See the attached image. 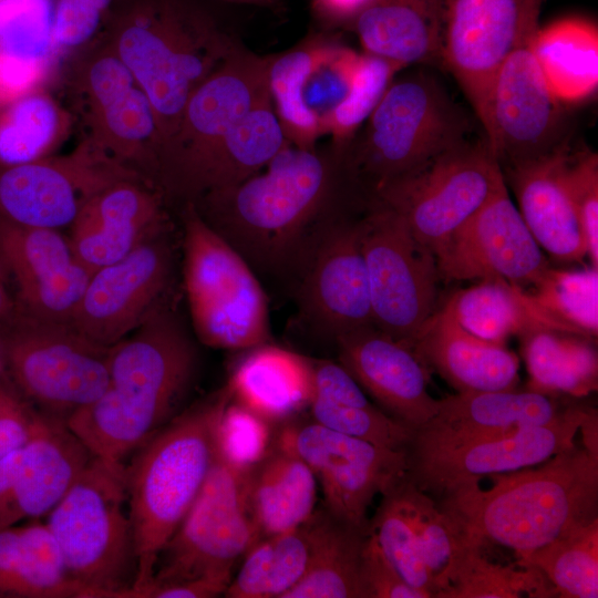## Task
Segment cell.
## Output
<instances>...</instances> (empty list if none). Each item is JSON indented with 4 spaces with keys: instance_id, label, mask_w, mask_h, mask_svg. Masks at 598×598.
Here are the masks:
<instances>
[{
    "instance_id": "1",
    "label": "cell",
    "mask_w": 598,
    "mask_h": 598,
    "mask_svg": "<svg viewBox=\"0 0 598 598\" xmlns=\"http://www.w3.org/2000/svg\"><path fill=\"white\" fill-rule=\"evenodd\" d=\"M197 365L190 337L161 306L111 347L104 392L66 424L92 455L124 463L183 411Z\"/></svg>"
},
{
    "instance_id": "2",
    "label": "cell",
    "mask_w": 598,
    "mask_h": 598,
    "mask_svg": "<svg viewBox=\"0 0 598 598\" xmlns=\"http://www.w3.org/2000/svg\"><path fill=\"white\" fill-rule=\"evenodd\" d=\"M340 181L331 144L326 151L290 144L257 174L192 204L252 269L275 271L290 264L332 207Z\"/></svg>"
},
{
    "instance_id": "3",
    "label": "cell",
    "mask_w": 598,
    "mask_h": 598,
    "mask_svg": "<svg viewBox=\"0 0 598 598\" xmlns=\"http://www.w3.org/2000/svg\"><path fill=\"white\" fill-rule=\"evenodd\" d=\"M542 464L487 475L488 488L468 482L443 495L440 506L470 545L535 550L597 517V456L575 444Z\"/></svg>"
},
{
    "instance_id": "4",
    "label": "cell",
    "mask_w": 598,
    "mask_h": 598,
    "mask_svg": "<svg viewBox=\"0 0 598 598\" xmlns=\"http://www.w3.org/2000/svg\"><path fill=\"white\" fill-rule=\"evenodd\" d=\"M103 31L151 101L161 148L192 93L240 45L192 0H117Z\"/></svg>"
},
{
    "instance_id": "5",
    "label": "cell",
    "mask_w": 598,
    "mask_h": 598,
    "mask_svg": "<svg viewBox=\"0 0 598 598\" xmlns=\"http://www.w3.org/2000/svg\"><path fill=\"white\" fill-rule=\"evenodd\" d=\"M230 400L225 384L184 409L125 464L136 557L131 588L152 581L163 547L197 497L215 461L218 426Z\"/></svg>"
},
{
    "instance_id": "6",
    "label": "cell",
    "mask_w": 598,
    "mask_h": 598,
    "mask_svg": "<svg viewBox=\"0 0 598 598\" xmlns=\"http://www.w3.org/2000/svg\"><path fill=\"white\" fill-rule=\"evenodd\" d=\"M466 114L433 75L394 79L354 134L337 148L347 183L363 196L419 168L470 137Z\"/></svg>"
},
{
    "instance_id": "7",
    "label": "cell",
    "mask_w": 598,
    "mask_h": 598,
    "mask_svg": "<svg viewBox=\"0 0 598 598\" xmlns=\"http://www.w3.org/2000/svg\"><path fill=\"white\" fill-rule=\"evenodd\" d=\"M125 463L92 456L47 515L64 566L82 598H116L132 587L136 557Z\"/></svg>"
},
{
    "instance_id": "8",
    "label": "cell",
    "mask_w": 598,
    "mask_h": 598,
    "mask_svg": "<svg viewBox=\"0 0 598 598\" xmlns=\"http://www.w3.org/2000/svg\"><path fill=\"white\" fill-rule=\"evenodd\" d=\"M182 219L184 286L198 340L225 350L267 343L268 299L254 269L192 203H184Z\"/></svg>"
},
{
    "instance_id": "9",
    "label": "cell",
    "mask_w": 598,
    "mask_h": 598,
    "mask_svg": "<svg viewBox=\"0 0 598 598\" xmlns=\"http://www.w3.org/2000/svg\"><path fill=\"white\" fill-rule=\"evenodd\" d=\"M1 327L0 361L16 390L39 412L66 422L104 392L111 347L87 339L68 322L39 319L18 308Z\"/></svg>"
},
{
    "instance_id": "10",
    "label": "cell",
    "mask_w": 598,
    "mask_h": 598,
    "mask_svg": "<svg viewBox=\"0 0 598 598\" xmlns=\"http://www.w3.org/2000/svg\"><path fill=\"white\" fill-rule=\"evenodd\" d=\"M91 47L68 83L84 138L155 185L162 143L151 101L103 40Z\"/></svg>"
},
{
    "instance_id": "11",
    "label": "cell",
    "mask_w": 598,
    "mask_h": 598,
    "mask_svg": "<svg viewBox=\"0 0 598 598\" xmlns=\"http://www.w3.org/2000/svg\"><path fill=\"white\" fill-rule=\"evenodd\" d=\"M505 183L484 138L467 137L372 197L398 214L433 254Z\"/></svg>"
},
{
    "instance_id": "12",
    "label": "cell",
    "mask_w": 598,
    "mask_h": 598,
    "mask_svg": "<svg viewBox=\"0 0 598 598\" xmlns=\"http://www.w3.org/2000/svg\"><path fill=\"white\" fill-rule=\"evenodd\" d=\"M246 478L247 471L234 467L216 451L197 497L163 547L147 585L231 580L237 560L260 540L247 506Z\"/></svg>"
},
{
    "instance_id": "13",
    "label": "cell",
    "mask_w": 598,
    "mask_h": 598,
    "mask_svg": "<svg viewBox=\"0 0 598 598\" xmlns=\"http://www.w3.org/2000/svg\"><path fill=\"white\" fill-rule=\"evenodd\" d=\"M359 219L374 327L410 347L434 313L440 274L434 254L374 197Z\"/></svg>"
},
{
    "instance_id": "14",
    "label": "cell",
    "mask_w": 598,
    "mask_h": 598,
    "mask_svg": "<svg viewBox=\"0 0 598 598\" xmlns=\"http://www.w3.org/2000/svg\"><path fill=\"white\" fill-rule=\"evenodd\" d=\"M271 55L241 44L192 93L173 135L161 148L155 184L182 196L185 187L218 142L252 109L270 100Z\"/></svg>"
},
{
    "instance_id": "15",
    "label": "cell",
    "mask_w": 598,
    "mask_h": 598,
    "mask_svg": "<svg viewBox=\"0 0 598 598\" xmlns=\"http://www.w3.org/2000/svg\"><path fill=\"white\" fill-rule=\"evenodd\" d=\"M539 14L536 10L525 19L495 75L480 122L501 169L545 156L569 142L563 103L550 91L535 54Z\"/></svg>"
},
{
    "instance_id": "16",
    "label": "cell",
    "mask_w": 598,
    "mask_h": 598,
    "mask_svg": "<svg viewBox=\"0 0 598 598\" xmlns=\"http://www.w3.org/2000/svg\"><path fill=\"white\" fill-rule=\"evenodd\" d=\"M272 444L299 456L320 482L324 508L337 519L369 530L368 509L408 474V450H392L317 422L287 421Z\"/></svg>"
},
{
    "instance_id": "17",
    "label": "cell",
    "mask_w": 598,
    "mask_h": 598,
    "mask_svg": "<svg viewBox=\"0 0 598 598\" xmlns=\"http://www.w3.org/2000/svg\"><path fill=\"white\" fill-rule=\"evenodd\" d=\"M133 176L142 175L83 137L66 155L0 167V219L60 230L70 227L97 193Z\"/></svg>"
},
{
    "instance_id": "18",
    "label": "cell",
    "mask_w": 598,
    "mask_h": 598,
    "mask_svg": "<svg viewBox=\"0 0 598 598\" xmlns=\"http://www.w3.org/2000/svg\"><path fill=\"white\" fill-rule=\"evenodd\" d=\"M172 274L164 229L122 259L92 272L69 324L87 339L112 347L157 308Z\"/></svg>"
},
{
    "instance_id": "19",
    "label": "cell",
    "mask_w": 598,
    "mask_h": 598,
    "mask_svg": "<svg viewBox=\"0 0 598 598\" xmlns=\"http://www.w3.org/2000/svg\"><path fill=\"white\" fill-rule=\"evenodd\" d=\"M441 279L503 278L522 288L549 267L503 183L434 251Z\"/></svg>"
},
{
    "instance_id": "20",
    "label": "cell",
    "mask_w": 598,
    "mask_h": 598,
    "mask_svg": "<svg viewBox=\"0 0 598 598\" xmlns=\"http://www.w3.org/2000/svg\"><path fill=\"white\" fill-rule=\"evenodd\" d=\"M588 411L571 405L549 423L517 427L443 452L408 455V477L422 491L443 496L491 474L533 467L575 445Z\"/></svg>"
},
{
    "instance_id": "21",
    "label": "cell",
    "mask_w": 598,
    "mask_h": 598,
    "mask_svg": "<svg viewBox=\"0 0 598 598\" xmlns=\"http://www.w3.org/2000/svg\"><path fill=\"white\" fill-rule=\"evenodd\" d=\"M543 0H446L442 68L457 81L478 121L495 75L528 14Z\"/></svg>"
},
{
    "instance_id": "22",
    "label": "cell",
    "mask_w": 598,
    "mask_h": 598,
    "mask_svg": "<svg viewBox=\"0 0 598 598\" xmlns=\"http://www.w3.org/2000/svg\"><path fill=\"white\" fill-rule=\"evenodd\" d=\"M0 262L12 276L17 308L35 318L69 322L92 275L56 229L0 219Z\"/></svg>"
},
{
    "instance_id": "23",
    "label": "cell",
    "mask_w": 598,
    "mask_h": 598,
    "mask_svg": "<svg viewBox=\"0 0 598 598\" xmlns=\"http://www.w3.org/2000/svg\"><path fill=\"white\" fill-rule=\"evenodd\" d=\"M323 235L302 278L299 298L305 315L336 340L373 324L370 290L359 219L333 223Z\"/></svg>"
},
{
    "instance_id": "24",
    "label": "cell",
    "mask_w": 598,
    "mask_h": 598,
    "mask_svg": "<svg viewBox=\"0 0 598 598\" xmlns=\"http://www.w3.org/2000/svg\"><path fill=\"white\" fill-rule=\"evenodd\" d=\"M339 361L386 414L416 431L436 413L425 364L406 344L368 326L336 339Z\"/></svg>"
},
{
    "instance_id": "25",
    "label": "cell",
    "mask_w": 598,
    "mask_h": 598,
    "mask_svg": "<svg viewBox=\"0 0 598 598\" xmlns=\"http://www.w3.org/2000/svg\"><path fill=\"white\" fill-rule=\"evenodd\" d=\"M159 189L143 176L121 179L92 197L70 226L69 241L90 270L111 265L164 229Z\"/></svg>"
},
{
    "instance_id": "26",
    "label": "cell",
    "mask_w": 598,
    "mask_h": 598,
    "mask_svg": "<svg viewBox=\"0 0 598 598\" xmlns=\"http://www.w3.org/2000/svg\"><path fill=\"white\" fill-rule=\"evenodd\" d=\"M564 410L551 394L533 390L456 393L439 400L435 415L414 431L408 455L443 452L517 427L549 423Z\"/></svg>"
},
{
    "instance_id": "27",
    "label": "cell",
    "mask_w": 598,
    "mask_h": 598,
    "mask_svg": "<svg viewBox=\"0 0 598 598\" xmlns=\"http://www.w3.org/2000/svg\"><path fill=\"white\" fill-rule=\"evenodd\" d=\"M410 348L457 393L508 391L518 383V357L505 344L465 330L447 302L426 320Z\"/></svg>"
},
{
    "instance_id": "28",
    "label": "cell",
    "mask_w": 598,
    "mask_h": 598,
    "mask_svg": "<svg viewBox=\"0 0 598 598\" xmlns=\"http://www.w3.org/2000/svg\"><path fill=\"white\" fill-rule=\"evenodd\" d=\"M92 456L65 421L41 413L35 431L22 445L12 497L0 528L47 516Z\"/></svg>"
},
{
    "instance_id": "29",
    "label": "cell",
    "mask_w": 598,
    "mask_h": 598,
    "mask_svg": "<svg viewBox=\"0 0 598 598\" xmlns=\"http://www.w3.org/2000/svg\"><path fill=\"white\" fill-rule=\"evenodd\" d=\"M569 147L567 143L545 156L504 167L502 173L538 246L556 260L581 262L586 246L563 181Z\"/></svg>"
},
{
    "instance_id": "30",
    "label": "cell",
    "mask_w": 598,
    "mask_h": 598,
    "mask_svg": "<svg viewBox=\"0 0 598 598\" xmlns=\"http://www.w3.org/2000/svg\"><path fill=\"white\" fill-rule=\"evenodd\" d=\"M446 0H375L346 29L352 31L363 53L406 68H442Z\"/></svg>"
},
{
    "instance_id": "31",
    "label": "cell",
    "mask_w": 598,
    "mask_h": 598,
    "mask_svg": "<svg viewBox=\"0 0 598 598\" xmlns=\"http://www.w3.org/2000/svg\"><path fill=\"white\" fill-rule=\"evenodd\" d=\"M226 383L231 400L269 423H285L309 408L312 360L264 343L246 350Z\"/></svg>"
},
{
    "instance_id": "32",
    "label": "cell",
    "mask_w": 598,
    "mask_h": 598,
    "mask_svg": "<svg viewBox=\"0 0 598 598\" xmlns=\"http://www.w3.org/2000/svg\"><path fill=\"white\" fill-rule=\"evenodd\" d=\"M246 501L260 539L285 533L316 511L317 478L299 456L272 444L247 471Z\"/></svg>"
},
{
    "instance_id": "33",
    "label": "cell",
    "mask_w": 598,
    "mask_h": 598,
    "mask_svg": "<svg viewBox=\"0 0 598 598\" xmlns=\"http://www.w3.org/2000/svg\"><path fill=\"white\" fill-rule=\"evenodd\" d=\"M288 145L268 100L246 114L218 142L181 198L193 203L207 193L231 187L264 169Z\"/></svg>"
},
{
    "instance_id": "34",
    "label": "cell",
    "mask_w": 598,
    "mask_h": 598,
    "mask_svg": "<svg viewBox=\"0 0 598 598\" xmlns=\"http://www.w3.org/2000/svg\"><path fill=\"white\" fill-rule=\"evenodd\" d=\"M1 598H82L45 523L0 528Z\"/></svg>"
},
{
    "instance_id": "35",
    "label": "cell",
    "mask_w": 598,
    "mask_h": 598,
    "mask_svg": "<svg viewBox=\"0 0 598 598\" xmlns=\"http://www.w3.org/2000/svg\"><path fill=\"white\" fill-rule=\"evenodd\" d=\"M324 507L300 526L258 540L243 557L224 596L283 598L306 575L319 539Z\"/></svg>"
},
{
    "instance_id": "36",
    "label": "cell",
    "mask_w": 598,
    "mask_h": 598,
    "mask_svg": "<svg viewBox=\"0 0 598 598\" xmlns=\"http://www.w3.org/2000/svg\"><path fill=\"white\" fill-rule=\"evenodd\" d=\"M446 302L465 330L492 342L505 344L511 337L543 328L560 330L524 288L503 278L481 279Z\"/></svg>"
},
{
    "instance_id": "37",
    "label": "cell",
    "mask_w": 598,
    "mask_h": 598,
    "mask_svg": "<svg viewBox=\"0 0 598 598\" xmlns=\"http://www.w3.org/2000/svg\"><path fill=\"white\" fill-rule=\"evenodd\" d=\"M535 54L553 94L561 103L591 96L598 85V30L592 22L568 18L539 28Z\"/></svg>"
},
{
    "instance_id": "38",
    "label": "cell",
    "mask_w": 598,
    "mask_h": 598,
    "mask_svg": "<svg viewBox=\"0 0 598 598\" xmlns=\"http://www.w3.org/2000/svg\"><path fill=\"white\" fill-rule=\"evenodd\" d=\"M528 390L581 398L597 390L598 355L594 339L543 328L523 334Z\"/></svg>"
},
{
    "instance_id": "39",
    "label": "cell",
    "mask_w": 598,
    "mask_h": 598,
    "mask_svg": "<svg viewBox=\"0 0 598 598\" xmlns=\"http://www.w3.org/2000/svg\"><path fill=\"white\" fill-rule=\"evenodd\" d=\"M368 534L326 509L310 566L283 598H368L362 577Z\"/></svg>"
},
{
    "instance_id": "40",
    "label": "cell",
    "mask_w": 598,
    "mask_h": 598,
    "mask_svg": "<svg viewBox=\"0 0 598 598\" xmlns=\"http://www.w3.org/2000/svg\"><path fill=\"white\" fill-rule=\"evenodd\" d=\"M70 123V113L42 87L0 102V167L52 155Z\"/></svg>"
},
{
    "instance_id": "41",
    "label": "cell",
    "mask_w": 598,
    "mask_h": 598,
    "mask_svg": "<svg viewBox=\"0 0 598 598\" xmlns=\"http://www.w3.org/2000/svg\"><path fill=\"white\" fill-rule=\"evenodd\" d=\"M494 564L480 547L463 539L461 549L440 579L435 598H519L553 597L558 594L535 567Z\"/></svg>"
},
{
    "instance_id": "42",
    "label": "cell",
    "mask_w": 598,
    "mask_h": 598,
    "mask_svg": "<svg viewBox=\"0 0 598 598\" xmlns=\"http://www.w3.org/2000/svg\"><path fill=\"white\" fill-rule=\"evenodd\" d=\"M517 556L518 564L537 568L559 596L598 597V517Z\"/></svg>"
},
{
    "instance_id": "43",
    "label": "cell",
    "mask_w": 598,
    "mask_h": 598,
    "mask_svg": "<svg viewBox=\"0 0 598 598\" xmlns=\"http://www.w3.org/2000/svg\"><path fill=\"white\" fill-rule=\"evenodd\" d=\"M321 34L312 35L296 47L271 55L268 91L274 111L289 143L313 150L322 136L320 125L302 99L303 79L313 61Z\"/></svg>"
},
{
    "instance_id": "44",
    "label": "cell",
    "mask_w": 598,
    "mask_h": 598,
    "mask_svg": "<svg viewBox=\"0 0 598 598\" xmlns=\"http://www.w3.org/2000/svg\"><path fill=\"white\" fill-rule=\"evenodd\" d=\"M524 289L560 330L597 338L598 268L554 269L549 266Z\"/></svg>"
},
{
    "instance_id": "45",
    "label": "cell",
    "mask_w": 598,
    "mask_h": 598,
    "mask_svg": "<svg viewBox=\"0 0 598 598\" xmlns=\"http://www.w3.org/2000/svg\"><path fill=\"white\" fill-rule=\"evenodd\" d=\"M391 488L414 534L436 590L440 579L461 549L463 536L453 518L419 488L408 474Z\"/></svg>"
},
{
    "instance_id": "46",
    "label": "cell",
    "mask_w": 598,
    "mask_h": 598,
    "mask_svg": "<svg viewBox=\"0 0 598 598\" xmlns=\"http://www.w3.org/2000/svg\"><path fill=\"white\" fill-rule=\"evenodd\" d=\"M405 68L362 52L351 90L341 104L321 123L330 144L343 147L374 111L395 75Z\"/></svg>"
},
{
    "instance_id": "47",
    "label": "cell",
    "mask_w": 598,
    "mask_h": 598,
    "mask_svg": "<svg viewBox=\"0 0 598 598\" xmlns=\"http://www.w3.org/2000/svg\"><path fill=\"white\" fill-rule=\"evenodd\" d=\"M361 55L362 53L321 34L302 85L305 105L318 121L320 130L321 123L349 94Z\"/></svg>"
},
{
    "instance_id": "48",
    "label": "cell",
    "mask_w": 598,
    "mask_h": 598,
    "mask_svg": "<svg viewBox=\"0 0 598 598\" xmlns=\"http://www.w3.org/2000/svg\"><path fill=\"white\" fill-rule=\"evenodd\" d=\"M369 533L400 576L412 587L434 597L435 584L426 568L414 534L390 487L369 523Z\"/></svg>"
},
{
    "instance_id": "49",
    "label": "cell",
    "mask_w": 598,
    "mask_h": 598,
    "mask_svg": "<svg viewBox=\"0 0 598 598\" xmlns=\"http://www.w3.org/2000/svg\"><path fill=\"white\" fill-rule=\"evenodd\" d=\"M309 410L318 424L379 446L408 450L413 439L412 429L373 404L343 405L311 396Z\"/></svg>"
},
{
    "instance_id": "50",
    "label": "cell",
    "mask_w": 598,
    "mask_h": 598,
    "mask_svg": "<svg viewBox=\"0 0 598 598\" xmlns=\"http://www.w3.org/2000/svg\"><path fill=\"white\" fill-rule=\"evenodd\" d=\"M563 181L576 213L587 257L598 268V155L588 147H569Z\"/></svg>"
},
{
    "instance_id": "51",
    "label": "cell",
    "mask_w": 598,
    "mask_h": 598,
    "mask_svg": "<svg viewBox=\"0 0 598 598\" xmlns=\"http://www.w3.org/2000/svg\"><path fill=\"white\" fill-rule=\"evenodd\" d=\"M271 423L230 400L217 433V452L230 465L248 471L270 450Z\"/></svg>"
},
{
    "instance_id": "52",
    "label": "cell",
    "mask_w": 598,
    "mask_h": 598,
    "mask_svg": "<svg viewBox=\"0 0 598 598\" xmlns=\"http://www.w3.org/2000/svg\"><path fill=\"white\" fill-rule=\"evenodd\" d=\"M117 0H55L52 39L59 58L91 44L104 29Z\"/></svg>"
},
{
    "instance_id": "53",
    "label": "cell",
    "mask_w": 598,
    "mask_h": 598,
    "mask_svg": "<svg viewBox=\"0 0 598 598\" xmlns=\"http://www.w3.org/2000/svg\"><path fill=\"white\" fill-rule=\"evenodd\" d=\"M362 577L368 598H430L426 591L409 585L385 558L369 533L362 558Z\"/></svg>"
},
{
    "instance_id": "54",
    "label": "cell",
    "mask_w": 598,
    "mask_h": 598,
    "mask_svg": "<svg viewBox=\"0 0 598 598\" xmlns=\"http://www.w3.org/2000/svg\"><path fill=\"white\" fill-rule=\"evenodd\" d=\"M40 416L17 390L0 382V457L31 437Z\"/></svg>"
},
{
    "instance_id": "55",
    "label": "cell",
    "mask_w": 598,
    "mask_h": 598,
    "mask_svg": "<svg viewBox=\"0 0 598 598\" xmlns=\"http://www.w3.org/2000/svg\"><path fill=\"white\" fill-rule=\"evenodd\" d=\"M312 396L343 405L372 404L348 370L330 360L312 361Z\"/></svg>"
},
{
    "instance_id": "56",
    "label": "cell",
    "mask_w": 598,
    "mask_h": 598,
    "mask_svg": "<svg viewBox=\"0 0 598 598\" xmlns=\"http://www.w3.org/2000/svg\"><path fill=\"white\" fill-rule=\"evenodd\" d=\"M230 580L202 578L166 585H146L122 590L116 598H213L224 595Z\"/></svg>"
},
{
    "instance_id": "57",
    "label": "cell",
    "mask_w": 598,
    "mask_h": 598,
    "mask_svg": "<svg viewBox=\"0 0 598 598\" xmlns=\"http://www.w3.org/2000/svg\"><path fill=\"white\" fill-rule=\"evenodd\" d=\"M375 0H311L316 18L328 28H347L348 24Z\"/></svg>"
},
{
    "instance_id": "58",
    "label": "cell",
    "mask_w": 598,
    "mask_h": 598,
    "mask_svg": "<svg viewBox=\"0 0 598 598\" xmlns=\"http://www.w3.org/2000/svg\"><path fill=\"white\" fill-rule=\"evenodd\" d=\"M1 272H3V269L0 262V327L9 321L17 310L16 302L12 301L3 286Z\"/></svg>"
},
{
    "instance_id": "59",
    "label": "cell",
    "mask_w": 598,
    "mask_h": 598,
    "mask_svg": "<svg viewBox=\"0 0 598 598\" xmlns=\"http://www.w3.org/2000/svg\"><path fill=\"white\" fill-rule=\"evenodd\" d=\"M225 2L236 3V4H246L270 10H280L283 7L282 0H221Z\"/></svg>"
},
{
    "instance_id": "60",
    "label": "cell",
    "mask_w": 598,
    "mask_h": 598,
    "mask_svg": "<svg viewBox=\"0 0 598 598\" xmlns=\"http://www.w3.org/2000/svg\"><path fill=\"white\" fill-rule=\"evenodd\" d=\"M0 74H1V61H0Z\"/></svg>"
}]
</instances>
